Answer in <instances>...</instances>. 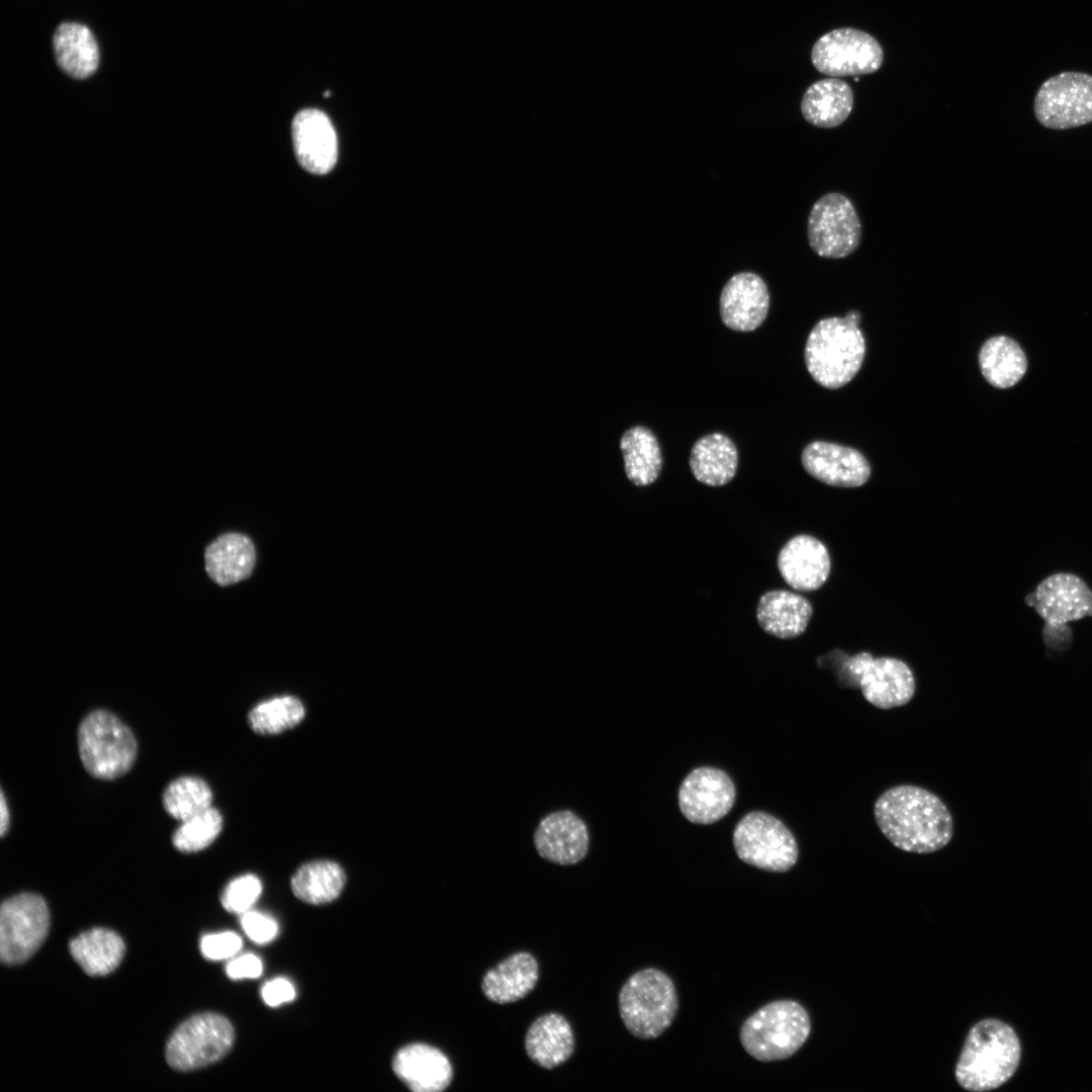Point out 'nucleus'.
Listing matches in <instances>:
<instances>
[{
	"label": "nucleus",
	"mask_w": 1092,
	"mask_h": 1092,
	"mask_svg": "<svg viewBox=\"0 0 1092 1092\" xmlns=\"http://www.w3.org/2000/svg\"><path fill=\"white\" fill-rule=\"evenodd\" d=\"M876 823L897 848L931 853L943 848L953 834V820L944 803L933 793L913 785L886 790L874 806Z\"/></svg>",
	"instance_id": "nucleus-1"
},
{
	"label": "nucleus",
	"mask_w": 1092,
	"mask_h": 1092,
	"mask_svg": "<svg viewBox=\"0 0 1092 1092\" xmlns=\"http://www.w3.org/2000/svg\"><path fill=\"white\" fill-rule=\"evenodd\" d=\"M1020 1057V1041L1010 1025L994 1018L981 1020L968 1033L956 1079L968 1091L997 1089L1014 1075Z\"/></svg>",
	"instance_id": "nucleus-2"
},
{
	"label": "nucleus",
	"mask_w": 1092,
	"mask_h": 1092,
	"mask_svg": "<svg viewBox=\"0 0 1092 1092\" xmlns=\"http://www.w3.org/2000/svg\"><path fill=\"white\" fill-rule=\"evenodd\" d=\"M860 313L850 310L844 317L819 321L805 346V363L812 378L826 388L848 383L858 372L866 353L858 329Z\"/></svg>",
	"instance_id": "nucleus-3"
},
{
	"label": "nucleus",
	"mask_w": 1092,
	"mask_h": 1092,
	"mask_svg": "<svg viewBox=\"0 0 1092 1092\" xmlns=\"http://www.w3.org/2000/svg\"><path fill=\"white\" fill-rule=\"evenodd\" d=\"M619 1013L627 1030L640 1039L661 1035L678 1009L675 986L664 972L648 968L634 973L622 986Z\"/></svg>",
	"instance_id": "nucleus-4"
},
{
	"label": "nucleus",
	"mask_w": 1092,
	"mask_h": 1092,
	"mask_svg": "<svg viewBox=\"0 0 1092 1092\" xmlns=\"http://www.w3.org/2000/svg\"><path fill=\"white\" fill-rule=\"evenodd\" d=\"M811 1031L806 1009L793 1000L765 1004L742 1024L740 1042L745 1052L760 1062L781 1061L792 1057L805 1043Z\"/></svg>",
	"instance_id": "nucleus-5"
},
{
	"label": "nucleus",
	"mask_w": 1092,
	"mask_h": 1092,
	"mask_svg": "<svg viewBox=\"0 0 1092 1092\" xmlns=\"http://www.w3.org/2000/svg\"><path fill=\"white\" fill-rule=\"evenodd\" d=\"M77 739L81 762L96 779H117L135 761L138 744L132 731L109 711L87 714L79 725Z\"/></svg>",
	"instance_id": "nucleus-6"
},
{
	"label": "nucleus",
	"mask_w": 1092,
	"mask_h": 1092,
	"mask_svg": "<svg viewBox=\"0 0 1092 1092\" xmlns=\"http://www.w3.org/2000/svg\"><path fill=\"white\" fill-rule=\"evenodd\" d=\"M840 677L851 688H860L873 706L887 710L906 705L914 696L915 679L911 668L893 657L874 658L870 652L847 657Z\"/></svg>",
	"instance_id": "nucleus-7"
},
{
	"label": "nucleus",
	"mask_w": 1092,
	"mask_h": 1092,
	"mask_svg": "<svg viewBox=\"0 0 1092 1092\" xmlns=\"http://www.w3.org/2000/svg\"><path fill=\"white\" fill-rule=\"evenodd\" d=\"M235 1030L218 1013L205 1012L184 1021L166 1045V1060L178 1071H192L222 1059L232 1049Z\"/></svg>",
	"instance_id": "nucleus-8"
},
{
	"label": "nucleus",
	"mask_w": 1092,
	"mask_h": 1092,
	"mask_svg": "<svg viewBox=\"0 0 1092 1092\" xmlns=\"http://www.w3.org/2000/svg\"><path fill=\"white\" fill-rule=\"evenodd\" d=\"M733 843L741 860L768 872L789 871L799 855L796 839L787 826L759 811L748 813L737 823Z\"/></svg>",
	"instance_id": "nucleus-9"
},
{
	"label": "nucleus",
	"mask_w": 1092,
	"mask_h": 1092,
	"mask_svg": "<svg viewBox=\"0 0 1092 1092\" xmlns=\"http://www.w3.org/2000/svg\"><path fill=\"white\" fill-rule=\"evenodd\" d=\"M50 912L43 898L22 893L5 900L0 909V959L8 966L26 962L44 941Z\"/></svg>",
	"instance_id": "nucleus-10"
},
{
	"label": "nucleus",
	"mask_w": 1092,
	"mask_h": 1092,
	"mask_svg": "<svg viewBox=\"0 0 1092 1092\" xmlns=\"http://www.w3.org/2000/svg\"><path fill=\"white\" fill-rule=\"evenodd\" d=\"M1037 121L1051 129H1069L1092 122V75L1066 71L1037 89L1033 101Z\"/></svg>",
	"instance_id": "nucleus-11"
},
{
	"label": "nucleus",
	"mask_w": 1092,
	"mask_h": 1092,
	"mask_svg": "<svg viewBox=\"0 0 1092 1092\" xmlns=\"http://www.w3.org/2000/svg\"><path fill=\"white\" fill-rule=\"evenodd\" d=\"M807 234L818 256L842 259L858 248L861 224L852 202L841 193L829 192L811 207Z\"/></svg>",
	"instance_id": "nucleus-12"
},
{
	"label": "nucleus",
	"mask_w": 1092,
	"mask_h": 1092,
	"mask_svg": "<svg viewBox=\"0 0 1092 1092\" xmlns=\"http://www.w3.org/2000/svg\"><path fill=\"white\" fill-rule=\"evenodd\" d=\"M811 61L815 69L831 77L871 74L883 63V50L871 34L851 27L837 28L814 43Z\"/></svg>",
	"instance_id": "nucleus-13"
},
{
	"label": "nucleus",
	"mask_w": 1092,
	"mask_h": 1092,
	"mask_svg": "<svg viewBox=\"0 0 1092 1092\" xmlns=\"http://www.w3.org/2000/svg\"><path fill=\"white\" fill-rule=\"evenodd\" d=\"M730 777L715 767H698L682 781L678 805L684 816L697 824H711L723 818L735 802Z\"/></svg>",
	"instance_id": "nucleus-14"
},
{
	"label": "nucleus",
	"mask_w": 1092,
	"mask_h": 1092,
	"mask_svg": "<svg viewBox=\"0 0 1092 1092\" xmlns=\"http://www.w3.org/2000/svg\"><path fill=\"white\" fill-rule=\"evenodd\" d=\"M1025 603L1046 623H1069L1092 617V589L1073 573L1049 575L1025 597Z\"/></svg>",
	"instance_id": "nucleus-15"
},
{
	"label": "nucleus",
	"mask_w": 1092,
	"mask_h": 1092,
	"mask_svg": "<svg viewBox=\"0 0 1092 1092\" xmlns=\"http://www.w3.org/2000/svg\"><path fill=\"white\" fill-rule=\"evenodd\" d=\"M801 460L811 476L832 486H860L871 475V466L860 452L835 443L812 442L804 448Z\"/></svg>",
	"instance_id": "nucleus-16"
},
{
	"label": "nucleus",
	"mask_w": 1092,
	"mask_h": 1092,
	"mask_svg": "<svg viewBox=\"0 0 1092 1092\" xmlns=\"http://www.w3.org/2000/svg\"><path fill=\"white\" fill-rule=\"evenodd\" d=\"M534 844L542 858L568 866L585 857L589 836L580 817L570 810H560L541 819L534 833Z\"/></svg>",
	"instance_id": "nucleus-17"
},
{
	"label": "nucleus",
	"mask_w": 1092,
	"mask_h": 1092,
	"mask_svg": "<svg viewBox=\"0 0 1092 1092\" xmlns=\"http://www.w3.org/2000/svg\"><path fill=\"white\" fill-rule=\"evenodd\" d=\"M292 140L295 156L304 170L324 175L334 168L338 142L326 113L315 108L300 110L292 121Z\"/></svg>",
	"instance_id": "nucleus-18"
},
{
	"label": "nucleus",
	"mask_w": 1092,
	"mask_h": 1092,
	"mask_svg": "<svg viewBox=\"0 0 1092 1092\" xmlns=\"http://www.w3.org/2000/svg\"><path fill=\"white\" fill-rule=\"evenodd\" d=\"M719 306L726 327L738 332H751L763 323L768 311L766 284L755 273H737L724 285Z\"/></svg>",
	"instance_id": "nucleus-19"
},
{
	"label": "nucleus",
	"mask_w": 1092,
	"mask_h": 1092,
	"mask_svg": "<svg viewBox=\"0 0 1092 1092\" xmlns=\"http://www.w3.org/2000/svg\"><path fill=\"white\" fill-rule=\"evenodd\" d=\"M777 566L789 586L799 592H812L827 580L831 561L826 546L820 540L800 534L781 548Z\"/></svg>",
	"instance_id": "nucleus-20"
},
{
	"label": "nucleus",
	"mask_w": 1092,
	"mask_h": 1092,
	"mask_svg": "<svg viewBox=\"0 0 1092 1092\" xmlns=\"http://www.w3.org/2000/svg\"><path fill=\"white\" fill-rule=\"evenodd\" d=\"M392 1070L414 1092H441L453 1080V1067L439 1049L423 1042L399 1049L392 1060Z\"/></svg>",
	"instance_id": "nucleus-21"
},
{
	"label": "nucleus",
	"mask_w": 1092,
	"mask_h": 1092,
	"mask_svg": "<svg viewBox=\"0 0 1092 1092\" xmlns=\"http://www.w3.org/2000/svg\"><path fill=\"white\" fill-rule=\"evenodd\" d=\"M812 614V606L806 598L787 589L763 593L755 608L759 628L779 639H792L803 634Z\"/></svg>",
	"instance_id": "nucleus-22"
},
{
	"label": "nucleus",
	"mask_w": 1092,
	"mask_h": 1092,
	"mask_svg": "<svg viewBox=\"0 0 1092 1092\" xmlns=\"http://www.w3.org/2000/svg\"><path fill=\"white\" fill-rule=\"evenodd\" d=\"M539 966L529 952L513 953L488 970L481 981V990L491 1002L508 1004L521 1000L536 986Z\"/></svg>",
	"instance_id": "nucleus-23"
},
{
	"label": "nucleus",
	"mask_w": 1092,
	"mask_h": 1092,
	"mask_svg": "<svg viewBox=\"0 0 1092 1092\" xmlns=\"http://www.w3.org/2000/svg\"><path fill=\"white\" fill-rule=\"evenodd\" d=\"M525 1050L536 1065L553 1069L566 1062L574 1050L569 1022L558 1013H546L532 1022L525 1035Z\"/></svg>",
	"instance_id": "nucleus-24"
},
{
	"label": "nucleus",
	"mask_w": 1092,
	"mask_h": 1092,
	"mask_svg": "<svg viewBox=\"0 0 1092 1092\" xmlns=\"http://www.w3.org/2000/svg\"><path fill=\"white\" fill-rule=\"evenodd\" d=\"M853 107L850 86L837 78L822 79L811 84L801 100V112L810 124L823 128L840 125Z\"/></svg>",
	"instance_id": "nucleus-25"
},
{
	"label": "nucleus",
	"mask_w": 1092,
	"mask_h": 1092,
	"mask_svg": "<svg viewBox=\"0 0 1092 1092\" xmlns=\"http://www.w3.org/2000/svg\"><path fill=\"white\" fill-rule=\"evenodd\" d=\"M689 465L694 477L709 486H723L736 474L738 452L724 434L712 433L700 438L691 450Z\"/></svg>",
	"instance_id": "nucleus-26"
},
{
	"label": "nucleus",
	"mask_w": 1092,
	"mask_h": 1092,
	"mask_svg": "<svg viewBox=\"0 0 1092 1092\" xmlns=\"http://www.w3.org/2000/svg\"><path fill=\"white\" fill-rule=\"evenodd\" d=\"M205 569L219 585H229L248 577L256 560L252 541L239 533L219 536L205 550Z\"/></svg>",
	"instance_id": "nucleus-27"
},
{
	"label": "nucleus",
	"mask_w": 1092,
	"mask_h": 1092,
	"mask_svg": "<svg viewBox=\"0 0 1092 1092\" xmlns=\"http://www.w3.org/2000/svg\"><path fill=\"white\" fill-rule=\"evenodd\" d=\"M53 44L59 66L70 76L84 79L96 71L99 63L98 44L87 26L76 22L60 24L55 31Z\"/></svg>",
	"instance_id": "nucleus-28"
},
{
	"label": "nucleus",
	"mask_w": 1092,
	"mask_h": 1092,
	"mask_svg": "<svg viewBox=\"0 0 1092 1092\" xmlns=\"http://www.w3.org/2000/svg\"><path fill=\"white\" fill-rule=\"evenodd\" d=\"M69 949L86 974L98 977L110 974L119 966L125 945L115 931L93 928L73 938Z\"/></svg>",
	"instance_id": "nucleus-29"
},
{
	"label": "nucleus",
	"mask_w": 1092,
	"mask_h": 1092,
	"mask_svg": "<svg viewBox=\"0 0 1092 1092\" xmlns=\"http://www.w3.org/2000/svg\"><path fill=\"white\" fill-rule=\"evenodd\" d=\"M627 478L637 486L653 483L662 469V455L651 430L643 426L628 429L620 440Z\"/></svg>",
	"instance_id": "nucleus-30"
},
{
	"label": "nucleus",
	"mask_w": 1092,
	"mask_h": 1092,
	"mask_svg": "<svg viewBox=\"0 0 1092 1092\" xmlns=\"http://www.w3.org/2000/svg\"><path fill=\"white\" fill-rule=\"evenodd\" d=\"M979 364L985 379L997 388L1015 385L1027 369L1024 351L1006 336L992 337L983 344Z\"/></svg>",
	"instance_id": "nucleus-31"
},
{
	"label": "nucleus",
	"mask_w": 1092,
	"mask_h": 1092,
	"mask_svg": "<svg viewBox=\"0 0 1092 1092\" xmlns=\"http://www.w3.org/2000/svg\"><path fill=\"white\" fill-rule=\"evenodd\" d=\"M346 883L343 868L329 859L302 864L291 878L293 894L301 901L320 905L335 900Z\"/></svg>",
	"instance_id": "nucleus-32"
},
{
	"label": "nucleus",
	"mask_w": 1092,
	"mask_h": 1092,
	"mask_svg": "<svg viewBox=\"0 0 1092 1092\" xmlns=\"http://www.w3.org/2000/svg\"><path fill=\"white\" fill-rule=\"evenodd\" d=\"M304 715L305 709L299 699L280 696L253 707L248 714V722L255 733L274 735L295 727Z\"/></svg>",
	"instance_id": "nucleus-33"
},
{
	"label": "nucleus",
	"mask_w": 1092,
	"mask_h": 1092,
	"mask_svg": "<svg viewBox=\"0 0 1092 1092\" xmlns=\"http://www.w3.org/2000/svg\"><path fill=\"white\" fill-rule=\"evenodd\" d=\"M212 792L207 783L193 776H182L164 790L163 806L173 818L184 821L211 807Z\"/></svg>",
	"instance_id": "nucleus-34"
},
{
	"label": "nucleus",
	"mask_w": 1092,
	"mask_h": 1092,
	"mask_svg": "<svg viewBox=\"0 0 1092 1092\" xmlns=\"http://www.w3.org/2000/svg\"><path fill=\"white\" fill-rule=\"evenodd\" d=\"M222 825L220 812L211 806L181 821L172 835V843L177 850L186 853L202 850L217 838Z\"/></svg>",
	"instance_id": "nucleus-35"
},
{
	"label": "nucleus",
	"mask_w": 1092,
	"mask_h": 1092,
	"mask_svg": "<svg viewBox=\"0 0 1092 1092\" xmlns=\"http://www.w3.org/2000/svg\"><path fill=\"white\" fill-rule=\"evenodd\" d=\"M261 892L262 884L257 876L243 875L226 885L221 894V904L226 911L241 915L251 909Z\"/></svg>",
	"instance_id": "nucleus-36"
},
{
	"label": "nucleus",
	"mask_w": 1092,
	"mask_h": 1092,
	"mask_svg": "<svg viewBox=\"0 0 1092 1092\" xmlns=\"http://www.w3.org/2000/svg\"><path fill=\"white\" fill-rule=\"evenodd\" d=\"M241 936L233 931L208 933L200 939L202 956L209 961H221L234 958L242 948Z\"/></svg>",
	"instance_id": "nucleus-37"
},
{
	"label": "nucleus",
	"mask_w": 1092,
	"mask_h": 1092,
	"mask_svg": "<svg viewBox=\"0 0 1092 1092\" xmlns=\"http://www.w3.org/2000/svg\"><path fill=\"white\" fill-rule=\"evenodd\" d=\"M240 921L247 936L258 944L268 943L277 936L278 924L269 915L250 909L241 914Z\"/></svg>",
	"instance_id": "nucleus-38"
},
{
	"label": "nucleus",
	"mask_w": 1092,
	"mask_h": 1092,
	"mask_svg": "<svg viewBox=\"0 0 1092 1092\" xmlns=\"http://www.w3.org/2000/svg\"><path fill=\"white\" fill-rule=\"evenodd\" d=\"M262 971L263 964L260 958L253 953L234 957L225 967L228 977L233 980L255 979L261 976Z\"/></svg>",
	"instance_id": "nucleus-39"
},
{
	"label": "nucleus",
	"mask_w": 1092,
	"mask_h": 1092,
	"mask_svg": "<svg viewBox=\"0 0 1092 1092\" xmlns=\"http://www.w3.org/2000/svg\"><path fill=\"white\" fill-rule=\"evenodd\" d=\"M261 996L268 1006L276 1007L292 1001L295 998V989L290 981L276 978L264 984Z\"/></svg>",
	"instance_id": "nucleus-40"
},
{
	"label": "nucleus",
	"mask_w": 1092,
	"mask_h": 1092,
	"mask_svg": "<svg viewBox=\"0 0 1092 1092\" xmlns=\"http://www.w3.org/2000/svg\"><path fill=\"white\" fill-rule=\"evenodd\" d=\"M1044 644L1057 651L1070 648L1073 642V632L1068 623H1044L1042 629Z\"/></svg>",
	"instance_id": "nucleus-41"
},
{
	"label": "nucleus",
	"mask_w": 1092,
	"mask_h": 1092,
	"mask_svg": "<svg viewBox=\"0 0 1092 1092\" xmlns=\"http://www.w3.org/2000/svg\"><path fill=\"white\" fill-rule=\"evenodd\" d=\"M9 824H10L9 807H8V803L6 801V798L4 796V792L1 791V798H0V833H1L2 837L7 833L8 829H9Z\"/></svg>",
	"instance_id": "nucleus-42"
}]
</instances>
